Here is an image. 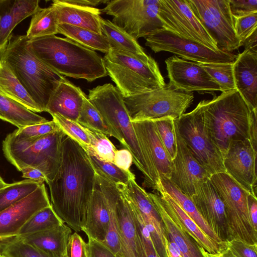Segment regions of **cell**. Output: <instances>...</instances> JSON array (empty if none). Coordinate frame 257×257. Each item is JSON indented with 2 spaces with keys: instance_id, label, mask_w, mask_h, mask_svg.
Instances as JSON below:
<instances>
[{
  "instance_id": "cell-1",
  "label": "cell",
  "mask_w": 257,
  "mask_h": 257,
  "mask_svg": "<svg viewBox=\"0 0 257 257\" xmlns=\"http://www.w3.org/2000/svg\"><path fill=\"white\" fill-rule=\"evenodd\" d=\"M95 171L85 149L66 136L58 171L46 182L51 205L58 216L76 232L81 231L94 188Z\"/></svg>"
},
{
  "instance_id": "cell-4",
  "label": "cell",
  "mask_w": 257,
  "mask_h": 257,
  "mask_svg": "<svg viewBox=\"0 0 257 257\" xmlns=\"http://www.w3.org/2000/svg\"><path fill=\"white\" fill-rule=\"evenodd\" d=\"M200 103L205 128L222 157L231 142L249 140L252 110L236 89Z\"/></svg>"
},
{
  "instance_id": "cell-59",
  "label": "cell",
  "mask_w": 257,
  "mask_h": 257,
  "mask_svg": "<svg viewBox=\"0 0 257 257\" xmlns=\"http://www.w3.org/2000/svg\"><path fill=\"white\" fill-rule=\"evenodd\" d=\"M167 247L169 257H183L176 243L166 234Z\"/></svg>"
},
{
  "instance_id": "cell-23",
  "label": "cell",
  "mask_w": 257,
  "mask_h": 257,
  "mask_svg": "<svg viewBox=\"0 0 257 257\" xmlns=\"http://www.w3.org/2000/svg\"><path fill=\"white\" fill-rule=\"evenodd\" d=\"M236 89L252 110H257V53L244 50L233 64Z\"/></svg>"
},
{
  "instance_id": "cell-25",
  "label": "cell",
  "mask_w": 257,
  "mask_h": 257,
  "mask_svg": "<svg viewBox=\"0 0 257 257\" xmlns=\"http://www.w3.org/2000/svg\"><path fill=\"white\" fill-rule=\"evenodd\" d=\"M85 95L79 87L64 77L51 95L46 112L77 122Z\"/></svg>"
},
{
  "instance_id": "cell-53",
  "label": "cell",
  "mask_w": 257,
  "mask_h": 257,
  "mask_svg": "<svg viewBox=\"0 0 257 257\" xmlns=\"http://www.w3.org/2000/svg\"><path fill=\"white\" fill-rule=\"evenodd\" d=\"M133 162L132 155L127 149L115 151L113 163L119 168L130 172V168Z\"/></svg>"
},
{
  "instance_id": "cell-2",
  "label": "cell",
  "mask_w": 257,
  "mask_h": 257,
  "mask_svg": "<svg viewBox=\"0 0 257 257\" xmlns=\"http://www.w3.org/2000/svg\"><path fill=\"white\" fill-rule=\"evenodd\" d=\"M30 50L61 75L89 82L107 75L102 58L95 51L56 35L28 40Z\"/></svg>"
},
{
  "instance_id": "cell-61",
  "label": "cell",
  "mask_w": 257,
  "mask_h": 257,
  "mask_svg": "<svg viewBox=\"0 0 257 257\" xmlns=\"http://www.w3.org/2000/svg\"><path fill=\"white\" fill-rule=\"evenodd\" d=\"M12 238L0 239V255L3 254L5 246Z\"/></svg>"
},
{
  "instance_id": "cell-56",
  "label": "cell",
  "mask_w": 257,
  "mask_h": 257,
  "mask_svg": "<svg viewBox=\"0 0 257 257\" xmlns=\"http://www.w3.org/2000/svg\"><path fill=\"white\" fill-rule=\"evenodd\" d=\"M248 200L251 223L254 228L257 230V198L249 194Z\"/></svg>"
},
{
  "instance_id": "cell-7",
  "label": "cell",
  "mask_w": 257,
  "mask_h": 257,
  "mask_svg": "<svg viewBox=\"0 0 257 257\" xmlns=\"http://www.w3.org/2000/svg\"><path fill=\"white\" fill-rule=\"evenodd\" d=\"M108 75L123 96L160 88L166 85L156 61L151 56H137L110 49L102 58Z\"/></svg>"
},
{
  "instance_id": "cell-60",
  "label": "cell",
  "mask_w": 257,
  "mask_h": 257,
  "mask_svg": "<svg viewBox=\"0 0 257 257\" xmlns=\"http://www.w3.org/2000/svg\"><path fill=\"white\" fill-rule=\"evenodd\" d=\"M206 257H237L226 246L223 248L220 251L215 254H211L204 251Z\"/></svg>"
},
{
  "instance_id": "cell-49",
  "label": "cell",
  "mask_w": 257,
  "mask_h": 257,
  "mask_svg": "<svg viewBox=\"0 0 257 257\" xmlns=\"http://www.w3.org/2000/svg\"><path fill=\"white\" fill-rule=\"evenodd\" d=\"M65 257H89L87 243L77 232L69 239Z\"/></svg>"
},
{
  "instance_id": "cell-57",
  "label": "cell",
  "mask_w": 257,
  "mask_h": 257,
  "mask_svg": "<svg viewBox=\"0 0 257 257\" xmlns=\"http://www.w3.org/2000/svg\"><path fill=\"white\" fill-rule=\"evenodd\" d=\"M65 2L84 7H94L102 4H106L109 0H63Z\"/></svg>"
},
{
  "instance_id": "cell-35",
  "label": "cell",
  "mask_w": 257,
  "mask_h": 257,
  "mask_svg": "<svg viewBox=\"0 0 257 257\" xmlns=\"http://www.w3.org/2000/svg\"><path fill=\"white\" fill-rule=\"evenodd\" d=\"M100 23L101 33L107 38L111 49L126 52L137 56L147 55L137 40L111 21L101 18Z\"/></svg>"
},
{
  "instance_id": "cell-32",
  "label": "cell",
  "mask_w": 257,
  "mask_h": 257,
  "mask_svg": "<svg viewBox=\"0 0 257 257\" xmlns=\"http://www.w3.org/2000/svg\"><path fill=\"white\" fill-rule=\"evenodd\" d=\"M156 190L157 191L162 190L167 193L207 235L221 245H226V244L221 242L202 218L191 199L183 193L169 179L160 178Z\"/></svg>"
},
{
  "instance_id": "cell-41",
  "label": "cell",
  "mask_w": 257,
  "mask_h": 257,
  "mask_svg": "<svg viewBox=\"0 0 257 257\" xmlns=\"http://www.w3.org/2000/svg\"><path fill=\"white\" fill-rule=\"evenodd\" d=\"M40 184L25 179L8 184L0 189V212L33 193Z\"/></svg>"
},
{
  "instance_id": "cell-11",
  "label": "cell",
  "mask_w": 257,
  "mask_h": 257,
  "mask_svg": "<svg viewBox=\"0 0 257 257\" xmlns=\"http://www.w3.org/2000/svg\"><path fill=\"white\" fill-rule=\"evenodd\" d=\"M160 0L109 1L101 10L136 40L163 29L158 17Z\"/></svg>"
},
{
  "instance_id": "cell-28",
  "label": "cell",
  "mask_w": 257,
  "mask_h": 257,
  "mask_svg": "<svg viewBox=\"0 0 257 257\" xmlns=\"http://www.w3.org/2000/svg\"><path fill=\"white\" fill-rule=\"evenodd\" d=\"M51 5L55 9L58 24H68L102 34L101 10L68 4L63 0L53 1Z\"/></svg>"
},
{
  "instance_id": "cell-47",
  "label": "cell",
  "mask_w": 257,
  "mask_h": 257,
  "mask_svg": "<svg viewBox=\"0 0 257 257\" xmlns=\"http://www.w3.org/2000/svg\"><path fill=\"white\" fill-rule=\"evenodd\" d=\"M59 130H60V128L52 119L45 122L18 128L12 133L15 138L25 140L46 135Z\"/></svg>"
},
{
  "instance_id": "cell-20",
  "label": "cell",
  "mask_w": 257,
  "mask_h": 257,
  "mask_svg": "<svg viewBox=\"0 0 257 257\" xmlns=\"http://www.w3.org/2000/svg\"><path fill=\"white\" fill-rule=\"evenodd\" d=\"M118 194L116 203L119 234V250L116 257H145L137 233L133 209L124 184H116Z\"/></svg>"
},
{
  "instance_id": "cell-45",
  "label": "cell",
  "mask_w": 257,
  "mask_h": 257,
  "mask_svg": "<svg viewBox=\"0 0 257 257\" xmlns=\"http://www.w3.org/2000/svg\"><path fill=\"white\" fill-rule=\"evenodd\" d=\"M85 128L89 137L91 148L95 154L101 159L113 163L117 150L107 136L99 132Z\"/></svg>"
},
{
  "instance_id": "cell-8",
  "label": "cell",
  "mask_w": 257,
  "mask_h": 257,
  "mask_svg": "<svg viewBox=\"0 0 257 257\" xmlns=\"http://www.w3.org/2000/svg\"><path fill=\"white\" fill-rule=\"evenodd\" d=\"M192 92L177 89L169 83L160 88L123 96L132 122L166 116L177 119L194 100Z\"/></svg>"
},
{
  "instance_id": "cell-46",
  "label": "cell",
  "mask_w": 257,
  "mask_h": 257,
  "mask_svg": "<svg viewBox=\"0 0 257 257\" xmlns=\"http://www.w3.org/2000/svg\"><path fill=\"white\" fill-rule=\"evenodd\" d=\"M3 253L11 257H51L27 243L19 236L9 241Z\"/></svg>"
},
{
  "instance_id": "cell-40",
  "label": "cell",
  "mask_w": 257,
  "mask_h": 257,
  "mask_svg": "<svg viewBox=\"0 0 257 257\" xmlns=\"http://www.w3.org/2000/svg\"><path fill=\"white\" fill-rule=\"evenodd\" d=\"M84 149L95 172L110 182L115 184L127 185L131 179L135 178V175L132 172H127L113 163L100 158L91 147Z\"/></svg>"
},
{
  "instance_id": "cell-36",
  "label": "cell",
  "mask_w": 257,
  "mask_h": 257,
  "mask_svg": "<svg viewBox=\"0 0 257 257\" xmlns=\"http://www.w3.org/2000/svg\"><path fill=\"white\" fill-rule=\"evenodd\" d=\"M58 34H62L79 44L93 51L104 53L111 49L107 38L89 30L68 24H58Z\"/></svg>"
},
{
  "instance_id": "cell-19",
  "label": "cell",
  "mask_w": 257,
  "mask_h": 257,
  "mask_svg": "<svg viewBox=\"0 0 257 257\" xmlns=\"http://www.w3.org/2000/svg\"><path fill=\"white\" fill-rule=\"evenodd\" d=\"M190 198L219 239L226 244L229 237L225 207L210 180L204 183Z\"/></svg>"
},
{
  "instance_id": "cell-37",
  "label": "cell",
  "mask_w": 257,
  "mask_h": 257,
  "mask_svg": "<svg viewBox=\"0 0 257 257\" xmlns=\"http://www.w3.org/2000/svg\"><path fill=\"white\" fill-rule=\"evenodd\" d=\"M58 21L53 6L40 7L32 16L26 36L28 39L55 35L58 34Z\"/></svg>"
},
{
  "instance_id": "cell-58",
  "label": "cell",
  "mask_w": 257,
  "mask_h": 257,
  "mask_svg": "<svg viewBox=\"0 0 257 257\" xmlns=\"http://www.w3.org/2000/svg\"><path fill=\"white\" fill-rule=\"evenodd\" d=\"M256 41L257 31L256 30H255L243 42L242 46L244 47V50L257 53Z\"/></svg>"
},
{
  "instance_id": "cell-52",
  "label": "cell",
  "mask_w": 257,
  "mask_h": 257,
  "mask_svg": "<svg viewBox=\"0 0 257 257\" xmlns=\"http://www.w3.org/2000/svg\"><path fill=\"white\" fill-rule=\"evenodd\" d=\"M89 257H116V255L102 242L91 237L88 238Z\"/></svg>"
},
{
  "instance_id": "cell-48",
  "label": "cell",
  "mask_w": 257,
  "mask_h": 257,
  "mask_svg": "<svg viewBox=\"0 0 257 257\" xmlns=\"http://www.w3.org/2000/svg\"><path fill=\"white\" fill-rule=\"evenodd\" d=\"M233 18L235 32L242 46L244 41L256 30L257 12Z\"/></svg>"
},
{
  "instance_id": "cell-17",
  "label": "cell",
  "mask_w": 257,
  "mask_h": 257,
  "mask_svg": "<svg viewBox=\"0 0 257 257\" xmlns=\"http://www.w3.org/2000/svg\"><path fill=\"white\" fill-rule=\"evenodd\" d=\"M169 84L174 88L192 92L220 91L218 84L197 62L173 56L165 60Z\"/></svg>"
},
{
  "instance_id": "cell-22",
  "label": "cell",
  "mask_w": 257,
  "mask_h": 257,
  "mask_svg": "<svg viewBox=\"0 0 257 257\" xmlns=\"http://www.w3.org/2000/svg\"><path fill=\"white\" fill-rule=\"evenodd\" d=\"M136 134L147 152L159 179H170L172 160L167 153L156 130L153 119L132 122Z\"/></svg>"
},
{
  "instance_id": "cell-10",
  "label": "cell",
  "mask_w": 257,
  "mask_h": 257,
  "mask_svg": "<svg viewBox=\"0 0 257 257\" xmlns=\"http://www.w3.org/2000/svg\"><path fill=\"white\" fill-rule=\"evenodd\" d=\"M174 123L190 152L211 175L225 172L222 155L204 125L200 102L191 112L175 119Z\"/></svg>"
},
{
  "instance_id": "cell-39",
  "label": "cell",
  "mask_w": 257,
  "mask_h": 257,
  "mask_svg": "<svg viewBox=\"0 0 257 257\" xmlns=\"http://www.w3.org/2000/svg\"><path fill=\"white\" fill-rule=\"evenodd\" d=\"M65 223L51 205L35 213L24 224L17 236H23L49 229Z\"/></svg>"
},
{
  "instance_id": "cell-29",
  "label": "cell",
  "mask_w": 257,
  "mask_h": 257,
  "mask_svg": "<svg viewBox=\"0 0 257 257\" xmlns=\"http://www.w3.org/2000/svg\"><path fill=\"white\" fill-rule=\"evenodd\" d=\"M71 228L63 223L35 233L19 236L25 242L51 257H65Z\"/></svg>"
},
{
  "instance_id": "cell-54",
  "label": "cell",
  "mask_w": 257,
  "mask_h": 257,
  "mask_svg": "<svg viewBox=\"0 0 257 257\" xmlns=\"http://www.w3.org/2000/svg\"><path fill=\"white\" fill-rule=\"evenodd\" d=\"M20 172L22 173L23 178L32 180L39 184H42L47 181L45 175L37 169L28 167L23 168Z\"/></svg>"
},
{
  "instance_id": "cell-13",
  "label": "cell",
  "mask_w": 257,
  "mask_h": 257,
  "mask_svg": "<svg viewBox=\"0 0 257 257\" xmlns=\"http://www.w3.org/2000/svg\"><path fill=\"white\" fill-rule=\"evenodd\" d=\"M145 38L146 46L155 53L168 52L192 62L227 63L234 62L236 58V55L231 52L215 51L201 43L164 29L159 30Z\"/></svg>"
},
{
  "instance_id": "cell-55",
  "label": "cell",
  "mask_w": 257,
  "mask_h": 257,
  "mask_svg": "<svg viewBox=\"0 0 257 257\" xmlns=\"http://www.w3.org/2000/svg\"><path fill=\"white\" fill-rule=\"evenodd\" d=\"M257 110H252L249 128V140L255 151L257 146Z\"/></svg>"
},
{
  "instance_id": "cell-27",
  "label": "cell",
  "mask_w": 257,
  "mask_h": 257,
  "mask_svg": "<svg viewBox=\"0 0 257 257\" xmlns=\"http://www.w3.org/2000/svg\"><path fill=\"white\" fill-rule=\"evenodd\" d=\"M127 195L135 208L142 217L152 238L160 240L167 244L166 236L158 212L148 192L141 187L135 178L131 179L125 185Z\"/></svg>"
},
{
  "instance_id": "cell-34",
  "label": "cell",
  "mask_w": 257,
  "mask_h": 257,
  "mask_svg": "<svg viewBox=\"0 0 257 257\" xmlns=\"http://www.w3.org/2000/svg\"><path fill=\"white\" fill-rule=\"evenodd\" d=\"M0 119L15 125L18 128L48 121L20 103L1 94Z\"/></svg>"
},
{
  "instance_id": "cell-51",
  "label": "cell",
  "mask_w": 257,
  "mask_h": 257,
  "mask_svg": "<svg viewBox=\"0 0 257 257\" xmlns=\"http://www.w3.org/2000/svg\"><path fill=\"white\" fill-rule=\"evenodd\" d=\"M231 12L234 17L257 12V0H229Z\"/></svg>"
},
{
  "instance_id": "cell-21",
  "label": "cell",
  "mask_w": 257,
  "mask_h": 257,
  "mask_svg": "<svg viewBox=\"0 0 257 257\" xmlns=\"http://www.w3.org/2000/svg\"><path fill=\"white\" fill-rule=\"evenodd\" d=\"M160 216L165 234L176 243L183 257H206L197 243L160 194L148 192Z\"/></svg>"
},
{
  "instance_id": "cell-24",
  "label": "cell",
  "mask_w": 257,
  "mask_h": 257,
  "mask_svg": "<svg viewBox=\"0 0 257 257\" xmlns=\"http://www.w3.org/2000/svg\"><path fill=\"white\" fill-rule=\"evenodd\" d=\"M109 220L106 199L95 174L94 188L81 230L86 233L88 238L102 242L107 234Z\"/></svg>"
},
{
  "instance_id": "cell-16",
  "label": "cell",
  "mask_w": 257,
  "mask_h": 257,
  "mask_svg": "<svg viewBox=\"0 0 257 257\" xmlns=\"http://www.w3.org/2000/svg\"><path fill=\"white\" fill-rule=\"evenodd\" d=\"M175 127L177 153L172 161L169 180L183 193L191 198L204 183L209 180L211 175L193 155L175 125Z\"/></svg>"
},
{
  "instance_id": "cell-38",
  "label": "cell",
  "mask_w": 257,
  "mask_h": 257,
  "mask_svg": "<svg viewBox=\"0 0 257 257\" xmlns=\"http://www.w3.org/2000/svg\"><path fill=\"white\" fill-rule=\"evenodd\" d=\"M77 122L84 127L99 132L106 136L113 137L124 146L122 139L113 127L103 117L85 95Z\"/></svg>"
},
{
  "instance_id": "cell-14",
  "label": "cell",
  "mask_w": 257,
  "mask_h": 257,
  "mask_svg": "<svg viewBox=\"0 0 257 257\" xmlns=\"http://www.w3.org/2000/svg\"><path fill=\"white\" fill-rule=\"evenodd\" d=\"M158 15L163 29L201 43L215 51L220 50L186 0H160Z\"/></svg>"
},
{
  "instance_id": "cell-12",
  "label": "cell",
  "mask_w": 257,
  "mask_h": 257,
  "mask_svg": "<svg viewBox=\"0 0 257 257\" xmlns=\"http://www.w3.org/2000/svg\"><path fill=\"white\" fill-rule=\"evenodd\" d=\"M196 18L217 43L219 50L230 52L241 46L234 30L229 0H186Z\"/></svg>"
},
{
  "instance_id": "cell-42",
  "label": "cell",
  "mask_w": 257,
  "mask_h": 257,
  "mask_svg": "<svg viewBox=\"0 0 257 257\" xmlns=\"http://www.w3.org/2000/svg\"><path fill=\"white\" fill-rule=\"evenodd\" d=\"M197 63L218 84L221 92L236 89L233 73V62Z\"/></svg>"
},
{
  "instance_id": "cell-3",
  "label": "cell",
  "mask_w": 257,
  "mask_h": 257,
  "mask_svg": "<svg viewBox=\"0 0 257 257\" xmlns=\"http://www.w3.org/2000/svg\"><path fill=\"white\" fill-rule=\"evenodd\" d=\"M88 92L89 100L115 130L123 140L124 147L131 153L133 163L143 175L144 185L156 190L159 178L137 137L121 92L111 83L98 85Z\"/></svg>"
},
{
  "instance_id": "cell-15",
  "label": "cell",
  "mask_w": 257,
  "mask_h": 257,
  "mask_svg": "<svg viewBox=\"0 0 257 257\" xmlns=\"http://www.w3.org/2000/svg\"><path fill=\"white\" fill-rule=\"evenodd\" d=\"M257 152L249 139L233 141L223 156L225 172L240 186L256 197Z\"/></svg>"
},
{
  "instance_id": "cell-43",
  "label": "cell",
  "mask_w": 257,
  "mask_h": 257,
  "mask_svg": "<svg viewBox=\"0 0 257 257\" xmlns=\"http://www.w3.org/2000/svg\"><path fill=\"white\" fill-rule=\"evenodd\" d=\"M174 119L171 116L153 119L158 136L172 161L177 148Z\"/></svg>"
},
{
  "instance_id": "cell-9",
  "label": "cell",
  "mask_w": 257,
  "mask_h": 257,
  "mask_svg": "<svg viewBox=\"0 0 257 257\" xmlns=\"http://www.w3.org/2000/svg\"><path fill=\"white\" fill-rule=\"evenodd\" d=\"M209 180L224 205L228 241L237 239L250 244L257 243V230L252 225L249 211L250 194L226 172L213 174Z\"/></svg>"
},
{
  "instance_id": "cell-33",
  "label": "cell",
  "mask_w": 257,
  "mask_h": 257,
  "mask_svg": "<svg viewBox=\"0 0 257 257\" xmlns=\"http://www.w3.org/2000/svg\"><path fill=\"white\" fill-rule=\"evenodd\" d=\"M0 94L20 103L34 112L43 111L32 98L7 65L1 60Z\"/></svg>"
},
{
  "instance_id": "cell-18",
  "label": "cell",
  "mask_w": 257,
  "mask_h": 257,
  "mask_svg": "<svg viewBox=\"0 0 257 257\" xmlns=\"http://www.w3.org/2000/svg\"><path fill=\"white\" fill-rule=\"evenodd\" d=\"M50 205L45 185L41 184L33 193L0 212V239L17 236L32 215Z\"/></svg>"
},
{
  "instance_id": "cell-62",
  "label": "cell",
  "mask_w": 257,
  "mask_h": 257,
  "mask_svg": "<svg viewBox=\"0 0 257 257\" xmlns=\"http://www.w3.org/2000/svg\"><path fill=\"white\" fill-rule=\"evenodd\" d=\"M8 183H7L0 175V189L6 186Z\"/></svg>"
},
{
  "instance_id": "cell-6",
  "label": "cell",
  "mask_w": 257,
  "mask_h": 257,
  "mask_svg": "<svg viewBox=\"0 0 257 257\" xmlns=\"http://www.w3.org/2000/svg\"><path fill=\"white\" fill-rule=\"evenodd\" d=\"M66 135L62 131L34 138L20 140L12 133L2 142V149L7 160L19 171L25 167L39 170L52 181L60 166L62 142Z\"/></svg>"
},
{
  "instance_id": "cell-31",
  "label": "cell",
  "mask_w": 257,
  "mask_h": 257,
  "mask_svg": "<svg viewBox=\"0 0 257 257\" xmlns=\"http://www.w3.org/2000/svg\"><path fill=\"white\" fill-rule=\"evenodd\" d=\"M158 191L180 222L206 252L211 254L217 253L226 246L221 245L207 235L196 223L167 193L162 190H159Z\"/></svg>"
},
{
  "instance_id": "cell-44",
  "label": "cell",
  "mask_w": 257,
  "mask_h": 257,
  "mask_svg": "<svg viewBox=\"0 0 257 257\" xmlns=\"http://www.w3.org/2000/svg\"><path fill=\"white\" fill-rule=\"evenodd\" d=\"M53 120L63 133L84 149L91 147L88 133L84 127L78 122L68 119L58 114H51Z\"/></svg>"
},
{
  "instance_id": "cell-30",
  "label": "cell",
  "mask_w": 257,
  "mask_h": 257,
  "mask_svg": "<svg viewBox=\"0 0 257 257\" xmlns=\"http://www.w3.org/2000/svg\"><path fill=\"white\" fill-rule=\"evenodd\" d=\"M96 175L106 197L109 214L107 234L105 239L101 242L116 255L120 248L119 227L116 211L118 189L115 184L96 173Z\"/></svg>"
},
{
  "instance_id": "cell-5",
  "label": "cell",
  "mask_w": 257,
  "mask_h": 257,
  "mask_svg": "<svg viewBox=\"0 0 257 257\" xmlns=\"http://www.w3.org/2000/svg\"><path fill=\"white\" fill-rule=\"evenodd\" d=\"M25 35L13 34L0 56L34 101L46 111L49 98L64 77L30 50Z\"/></svg>"
},
{
  "instance_id": "cell-63",
  "label": "cell",
  "mask_w": 257,
  "mask_h": 257,
  "mask_svg": "<svg viewBox=\"0 0 257 257\" xmlns=\"http://www.w3.org/2000/svg\"><path fill=\"white\" fill-rule=\"evenodd\" d=\"M0 257H11V256H9L7 255H6V254H4L3 253L2 255H0Z\"/></svg>"
},
{
  "instance_id": "cell-26",
  "label": "cell",
  "mask_w": 257,
  "mask_h": 257,
  "mask_svg": "<svg viewBox=\"0 0 257 257\" xmlns=\"http://www.w3.org/2000/svg\"><path fill=\"white\" fill-rule=\"evenodd\" d=\"M39 0H0V56L14 28L40 8Z\"/></svg>"
},
{
  "instance_id": "cell-50",
  "label": "cell",
  "mask_w": 257,
  "mask_h": 257,
  "mask_svg": "<svg viewBox=\"0 0 257 257\" xmlns=\"http://www.w3.org/2000/svg\"><path fill=\"white\" fill-rule=\"evenodd\" d=\"M226 246L237 257H257V243L250 244L233 239L226 242Z\"/></svg>"
}]
</instances>
